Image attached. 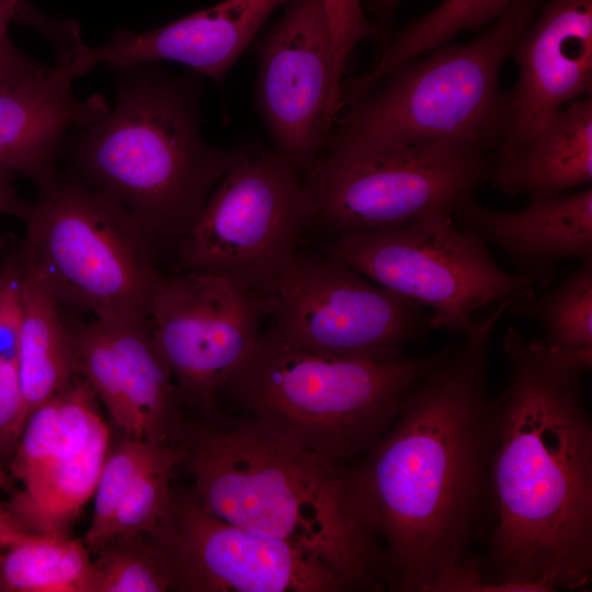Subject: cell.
Here are the masks:
<instances>
[{"instance_id": "8", "label": "cell", "mask_w": 592, "mask_h": 592, "mask_svg": "<svg viewBox=\"0 0 592 592\" xmlns=\"http://www.w3.org/2000/svg\"><path fill=\"white\" fill-rule=\"evenodd\" d=\"M490 156L447 144H400L329 133L304 177L315 204L311 232L331 241L407 226L488 180Z\"/></svg>"}, {"instance_id": "30", "label": "cell", "mask_w": 592, "mask_h": 592, "mask_svg": "<svg viewBox=\"0 0 592 592\" xmlns=\"http://www.w3.org/2000/svg\"><path fill=\"white\" fill-rule=\"evenodd\" d=\"M12 21L25 23L41 32L53 45L56 56L70 54L82 42L76 23L49 19L25 0H0V47L10 39L7 30Z\"/></svg>"}, {"instance_id": "19", "label": "cell", "mask_w": 592, "mask_h": 592, "mask_svg": "<svg viewBox=\"0 0 592 592\" xmlns=\"http://www.w3.org/2000/svg\"><path fill=\"white\" fill-rule=\"evenodd\" d=\"M58 399L55 449L7 506L26 531L38 535H66L93 496L109 453L110 429L88 382L77 374Z\"/></svg>"}, {"instance_id": "3", "label": "cell", "mask_w": 592, "mask_h": 592, "mask_svg": "<svg viewBox=\"0 0 592 592\" xmlns=\"http://www.w3.org/2000/svg\"><path fill=\"white\" fill-rule=\"evenodd\" d=\"M179 445L205 511L318 556L351 591L387 589L380 553L349 509L346 466L218 408L187 421Z\"/></svg>"}, {"instance_id": "13", "label": "cell", "mask_w": 592, "mask_h": 592, "mask_svg": "<svg viewBox=\"0 0 592 592\" xmlns=\"http://www.w3.org/2000/svg\"><path fill=\"white\" fill-rule=\"evenodd\" d=\"M265 319L262 297L214 274L162 275L149 315L153 343L185 409L214 411Z\"/></svg>"}, {"instance_id": "20", "label": "cell", "mask_w": 592, "mask_h": 592, "mask_svg": "<svg viewBox=\"0 0 592 592\" xmlns=\"http://www.w3.org/2000/svg\"><path fill=\"white\" fill-rule=\"evenodd\" d=\"M464 229L501 249L540 288L549 287L567 259L592 260V189L531 200L517 210L489 207L473 193L452 208Z\"/></svg>"}, {"instance_id": "11", "label": "cell", "mask_w": 592, "mask_h": 592, "mask_svg": "<svg viewBox=\"0 0 592 592\" xmlns=\"http://www.w3.org/2000/svg\"><path fill=\"white\" fill-rule=\"evenodd\" d=\"M261 297L270 328L283 342L326 355L394 358L431 329L421 305L325 250H299Z\"/></svg>"}, {"instance_id": "35", "label": "cell", "mask_w": 592, "mask_h": 592, "mask_svg": "<svg viewBox=\"0 0 592 592\" xmlns=\"http://www.w3.org/2000/svg\"><path fill=\"white\" fill-rule=\"evenodd\" d=\"M12 487V478L9 476V474L4 470L1 462H0V489L3 490H10Z\"/></svg>"}, {"instance_id": "26", "label": "cell", "mask_w": 592, "mask_h": 592, "mask_svg": "<svg viewBox=\"0 0 592 592\" xmlns=\"http://www.w3.org/2000/svg\"><path fill=\"white\" fill-rule=\"evenodd\" d=\"M93 556V592L171 591L169 577L146 533L113 538Z\"/></svg>"}, {"instance_id": "15", "label": "cell", "mask_w": 592, "mask_h": 592, "mask_svg": "<svg viewBox=\"0 0 592 592\" xmlns=\"http://www.w3.org/2000/svg\"><path fill=\"white\" fill-rule=\"evenodd\" d=\"M62 315L76 372L126 437L179 445L187 424L185 408L149 323Z\"/></svg>"}, {"instance_id": "1", "label": "cell", "mask_w": 592, "mask_h": 592, "mask_svg": "<svg viewBox=\"0 0 592 592\" xmlns=\"http://www.w3.org/2000/svg\"><path fill=\"white\" fill-rule=\"evenodd\" d=\"M408 395L386 432L346 466L349 509L377 546L386 587L432 592L473 556L488 514L490 349L508 304Z\"/></svg>"}, {"instance_id": "2", "label": "cell", "mask_w": 592, "mask_h": 592, "mask_svg": "<svg viewBox=\"0 0 592 592\" xmlns=\"http://www.w3.org/2000/svg\"><path fill=\"white\" fill-rule=\"evenodd\" d=\"M510 374L492 398L479 592L587 588L592 578V420L583 371L506 330Z\"/></svg>"}, {"instance_id": "21", "label": "cell", "mask_w": 592, "mask_h": 592, "mask_svg": "<svg viewBox=\"0 0 592 592\" xmlns=\"http://www.w3.org/2000/svg\"><path fill=\"white\" fill-rule=\"evenodd\" d=\"M488 180L509 196L554 197L592 181V99L576 100L508 155L491 157Z\"/></svg>"}, {"instance_id": "27", "label": "cell", "mask_w": 592, "mask_h": 592, "mask_svg": "<svg viewBox=\"0 0 592 592\" xmlns=\"http://www.w3.org/2000/svg\"><path fill=\"white\" fill-rule=\"evenodd\" d=\"M161 445L164 444L126 437L114 452L107 454L93 493L92 520L83 539L91 555L105 543L110 525L129 482Z\"/></svg>"}, {"instance_id": "7", "label": "cell", "mask_w": 592, "mask_h": 592, "mask_svg": "<svg viewBox=\"0 0 592 592\" xmlns=\"http://www.w3.org/2000/svg\"><path fill=\"white\" fill-rule=\"evenodd\" d=\"M26 205L19 254L66 312L146 323L162 277L139 226L114 198L72 173H56Z\"/></svg>"}, {"instance_id": "14", "label": "cell", "mask_w": 592, "mask_h": 592, "mask_svg": "<svg viewBox=\"0 0 592 592\" xmlns=\"http://www.w3.org/2000/svg\"><path fill=\"white\" fill-rule=\"evenodd\" d=\"M254 103L273 143L304 177L338 114L323 0H289L258 45Z\"/></svg>"}, {"instance_id": "18", "label": "cell", "mask_w": 592, "mask_h": 592, "mask_svg": "<svg viewBox=\"0 0 592 592\" xmlns=\"http://www.w3.org/2000/svg\"><path fill=\"white\" fill-rule=\"evenodd\" d=\"M288 1L223 0L153 30H118L100 47L83 44L69 69L78 77L99 64L121 68L173 61L223 84L270 15Z\"/></svg>"}, {"instance_id": "17", "label": "cell", "mask_w": 592, "mask_h": 592, "mask_svg": "<svg viewBox=\"0 0 592 592\" xmlns=\"http://www.w3.org/2000/svg\"><path fill=\"white\" fill-rule=\"evenodd\" d=\"M66 65L39 62L9 39L0 47V166L37 186L56 173L68 129L90 126L110 111L99 94L84 100L71 90Z\"/></svg>"}, {"instance_id": "34", "label": "cell", "mask_w": 592, "mask_h": 592, "mask_svg": "<svg viewBox=\"0 0 592 592\" xmlns=\"http://www.w3.org/2000/svg\"><path fill=\"white\" fill-rule=\"evenodd\" d=\"M32 534L19 523L7 506L0 503V549L22 542Z\"/></svg>"}, {"instance_id": "31", "label": "cell", "mask_w": 592, "mask_h": 592, "mask_svg": "<svg viewBox=\"0 0 592 592\" xmlns=\"http://www.w3.org/2000/svg\"><path fill=\"white\" fill-rule=\"evenodd\" d=\"M23 425V402L16 364L0 360V448L14 447Z\"/></svg>"}, {"instance_id": "22", "label": "cell", "mask_w": 592, "mask_h": 592, "mask_svg": "<svg viewBox=\"0 0 592 592\" xmlns=\"http://www.w3.org/2000/svg\"><path fill=\"white\" fill-rule=\"evenodd\" d=\"M22 266L23 322L16 369L25 423L35 409L61 392L77 372L61 308Z\"/></svg>"}, {"instance_id": "6", "label": "cell", "mask_w": 592, "mask_h": 592, "mask_svg": "<svg viewBox=\"0 0 592 592\" xmlns=\"http://www.w3.org/2000/svg\"><path fill=\"white\" fill-rule=\"evenodd\" d=\"M542 2L515 0L469 42H448L392 69L345 105L329 133L491 157L508 118L501 70Z\"/></svg>"}, {"instance_id": "10", "label": "cell", "mask_w": 592, "mask_h": 592, "mask_svg": "<svg viewBox=\"0 0 592 592\" xmlns=\"http://www.w3.org/2000/svg\"><path fill=\"white\" fill-rule=\"evenodd\" d=\"M315 204L304 175L263 147L215 186L182 242L177 267L227 277L260 296L311 232Z\"/></svg>"}, {"instance_id": "5", "label": "cell", "mask_w": 592, "mask_h": 592, "mask_svg": "<svg viewBox=\"0 0 592 592\" xmlns=\"http://www.w3.org/2000/svg\"><path fill=\"white\" fill-rule=\"evenodd\" d=\"M453 349L378 361L340 357L293 348L269 327L221 388L217 406L348 466L386 432L408 395Z\"/></svg>"}, {"instance_id": "29", "label": "cell", "mask_w": 592, "mask_h": 592, "mask_svg": "<svg viewBox=\"0 0 592 592\" xmlns=\"http://www.w3.org/2000/svg\"><path fill=\"white\" fill-rule=\"evenodd\" d=\"M23 322V266L20 255L0 267V360L16 364Z\"/></svg>"}, {"instance_id": "12", "label": "cell", "mask_w": 592, "mask_h": 592, "mask_svg": "<svg viewBox=\"0 0 592 592\" xmlns=\"http://www.w3.org/2000/svg\"><path fill=\"white\" fill-rule=\"evenodd\" d=\"M145 533L164 567L171 591H351L318 556L210 514L190 491L172 492L163 516Z\"/></svg>"}, {"instance_id": "28", "label": "cell", "mask_w": 592, "mask_h": 592, "mask_svg": "<svg viewBox=\"0 0 592 592\" xmlns=\"http://www.w3.org/2000/svg\"><path fill=\"white\" fill-rule=\"evenodd\" d=\"M333 52V81L340 88L345 62L363 41L376 38L374 24L366 16L362 0H323Z\"/></svg>"}, {"instance_id": "33", "label": "cell", "mask_w": 592, "mask_h": 592, "mask_svg": "<svg viewBox=\"0 0 592 592\" xmlns=\"http://www.w3.org/2000/svg\"><path fill=\"white\" fill-rule=\"evenodd\" d=\"M26 204L20 201L15 192L12 172L0 166V215L15 214L23 216Z\"/></svg>"}, {"instance_id": "24", "label": "cell", "mask_w": 592, "mask_h": 592, "mask_svg": "<svg viewBox=\"0 0 592 592\" xmlns=\"http://www.w3.org/2000/svg\"><path fill=\"white\" fill-rule=\"evenodd\" d=\"M2 550L0 591L93 592L92 558L83 542L32 534Z\"/></svg>"}, {"instance_id": "16", "label": "cell", "mask_w": 592, "mask_h": 592, "mask_svg": "<svg viewBox=\"0 0 592 592\" xmlns=\"http://www.w3.org/2000/svg\"><path fill=\"white\" fill-rule=\"evenodd\" d=\"M519 68L503 136L508 155L556 112L592 92V0H543L510 55Z\"/></svg>"}, {"instance_id": "25", "label": "cell", "mask_w": 592, "mask_h": 592, "mask_svg": "<svg viewBox=\"0 0 592 592\" xmlns=\"http://www.w3.org/2000/svg\"><path fill=\"white\" fill-rule=\"evenodd\" d=\"M505 310L537 321L546 344L560 350L592 349V260L583 261L558 286L512 299Z\"/></svg>"}, {"instance_id": "9", "label": "cell", "mask_w": 592, "mask_h": 592, "mask_svg": "<svg viewBox=\"0 0 592 592\" xmlns=\"http://www.w3.org/2000/svg\"><path fill=\"white\" fill-rule=\"evenodd\" d=\"M323 250L369 281L423 308L431 329L465 334L474 312L533 292L531 278L503 271L486 242L436 208L407 226L363 231L326 242Z\"/></svg>"}, {"instance_id": "32", "label": "cell", "mask_w": 592, "mask_h": 592, "mask_svg": "<svg viewBox=\"0 0 592 592\" xmlns=\"http://www.w3.org/2000/svg\"><path fill=\"white\" fill-rule=\"evenodd\" d=\"M403 0H362L364 12L376 27L379 44L385 46L392 35L391 24Z\"/></svg>"}, {"instance_id": "4", "label": "cell", "mask_w": 592, "mask_h": 592, "mask_svg": "<svg viewBox=\"0 0 592 592\" xmlns=\"http://www.w3.org/2000/svg\"><path fill=\"white\" fill-rule=\"evenodd\" d=\"M116 100L99 122L67 135L72 174L118 202L151 251L179 249L212 191L251 151L207 144L198 73L147 65L113 68Z\"/></svg>"}, {"instance_id": "23", "label": "cell", "mask_w": 592, "mask_h": 592, "mask_svg": "<svg viewBox=\"0 0 592 592\" xmlns=\"http://www.w3.org/2000/svg\"><path fill=\"white\" fill-rule=\"evenodd\" d=\"M515 0H443L394 33L376 62L363 75L343 80L346 98L354 99L392 69L452 42L463 32L478 31L500 18Z\"/></svg>"}]
</instances>
